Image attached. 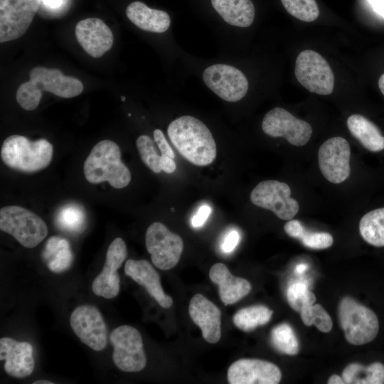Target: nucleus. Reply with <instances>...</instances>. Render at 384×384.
Wrapping results in <instances>:
<instances>
[{
    "label": "nucleus",
    "mask_w": 384,
    "mask_h": 384,
    "mask_svg": "<svg viewBox=\"0 0 384 384\" xmlns=\"http://www.w3.org/2000/svg\"><path fill=\"white\" fill-rule=\"evenodd\" d=\"M192 321L201 330L203 338L208 343H217L221 336V313L220 309L201 294L194 295L188 306Z\"/></svg>",
    "instance_id": "obj_20"
},
{
    "label": "nucleus",
    "mask_w": 384,
    "mask_h": 384,
    "mask_svg": "<svg viewBox=\"0 0 384 384\" xmlns=\"http://www.w3.org/2000/svg\"><path fill=\"white\" fill-rule=\"evenodd\" d=\"M374 11L384 18V0H368Z\"/></svg>",
    "instance_id": "obj_40"
},
{
    "label": "nucleus",
    "mask_w": 384,
    "mask_h": 384,
    "mask_svg": "<svg viewBox=\"0 0 384 384\" xmlns=\"http://www.w3.org/2000/svg\"><path fill=\"white\" fill-rule=\"evenodd\" d=\"M121 99H122V101H124V100H125V97H122H122H121Z\"/></svg>",
    "instance_id": "obj_46"
},
{
    "label": "nucleus",
    "mask_w": 384,
    "mask_h": 384,
    "mask_svg": "<svg viewBox=\"0 0 384 384\" xmlns=\"http://www.w3.org/2000/svg\"><path fill=\"white\" fill-rule=\"evenodd\" d=\"M70 326L80 341L95 351L107 346V331L102 316L92 305L77 306L70 317Z\"/></svg>",
    "instance_id": "obj_13"
},
{
    "label": "nucleus",
    "mask_w": 384,
    "mask_h": 384,
    "mask_svg": "<svg viewBox=\"0 0 384 384\" xmlns=\"http://www.w3.org/2000/svg\"><path fill=\"white\" fill-rule=\"evenodd\" d=\"M281 2L290 15L302 21L311 22L319 16L315 0H281Z\"/></svg>",
    "instance_id": "obj_33"
},
{
    "label": "nucleus",
    "mask_w": 384,
    "mask_h": 384,
    "mask_svg": "<svg viewBox=\"0 0 384 384\" xmlns=\"http://www.w3.org/2000/svg\"><path fill=\"white\" fill-rule=\"evenodd\" d=\"M351 148L343 137H335L324 142L319 149L318 162L322 175L330 182L341 183L351 173Z\"/></svg>",
    "instance_id": "obj_15"
},
{
    "label": "nucleus",
    "mask_w": 384,
    "mask_h": 384,
    "mask_svg": "<svg viewBox=\"0 0 384 384\" xmlns=\"http://www.w3.org/2000/svg\"><path fill=\"white\" fill-rule=\"evenodd\" d=\"M206 86L221 99L228 102L242 100L247 92L248 81L238 68L226 64H215L203 73Z\"/></svg>",
    "instance_id": "obj_12"
},
{
    "label": "nucleus",
    "mask_w": 384,
    "mask_h": 384,
    "mask_svg": "<svg viewBox=\"0 0 384 384\" xmlns=\"http://www.w3.org/2000/svg\"><path fill=\"white\" fill-rule=\"evenodd\" d=\"M169 138L178 154L198 166L210 164L216 157V144L207 126L198 119L185 115L168 126Z\"/></svg>",
    "instance_id": "obj_1"
},
{
    "label": "nucleus",
    "mask_w": 384,
    "mask_h": 384,
    "mask_svg": "<svg viewBox=\"0 0 384 384\" xmlns=\"http://www.w3.org/2000/svg\"><path fill=\"white\" fill-rule=\"evenodd\" d=\"M281 378L282 373L275 364L260 359H239L228 370L230 384H277Z\"/></svg>",
    "instance_id": "obj_17"
},
{
    "label": "nucleus",
    "mask_w": 384,
    "mask_h": 384,
    "mask_svg": "<svg viewBox=\"0 0 384 384\" xmlns=\"http://www.w3.org/2000/svg\"><path fill=\"white\" fill-rule=\"evenodd\" d=\"M0 229L11 235L26 248L36 247L48 235V228L43 220L32 211L18 206L1 208Z\"/></svg>",
    "instance_id": "obj_6"
},
{
    "label": "nucleus",
    "mask_w": 384,
    "mask_h": 384,
    "mask_svg": "<svg viewBox=\"0 0 384 384\" xmlns=\"http://www.w3.org/2000/svg\"><path fill=\"white\" fill-rule=\"evenodd\" d=\"M294 74L298 82L311 92L326 95L334 90L333 71L326 60L314 50H304L298 55Z\"/></svg>",
    "instance_id": "obj_7"
},
{
    "label": "nucleus",
    "mask_w": 384,
    "mask_h": 384,
    "mask_svg": "<svg viewBox=\"0 0 384 384\" xmlns=\"http://www.w3.org/2000/svg\"><path fill=\"white\" fill-rule=\"evenodd\" d=\"M297 239L311 249L321 250L331 247L333 244V237L327 233H309L303 226Z\"/></svg>",
    "instance_id": "obj_36"
},
{
    "label": "nucleus",
    "mask_w": 384,
    "mask_h": 384,
    "mask_svg": "<svg viewBox=\"0 0 384 384\" xmlns=\"http://www.w3.org/2000/svg\"><path fill=\"white\" fill-rule=\"evenodd\" d=\"M83 88L80 80L65 75L58 69L37 66L30 71L29 80L18 87L16 99L23 109L31 111L38 106L43 91L70 98L79 95Z\"/></svg>",
    "instance_id": "obj_2"
},
{
    "label": "nucleus",
    "mask_w": 384,
    "mask_h": 384,
    "mask_svg": "<svg viewBox=\"0 0 384 384\" xmlns=\"http://www.w3.org/2000/svg\"><path fill=\"white\" fill-rule=\"evenodd\" d=\"M287 299L290 307L300 313L303 309L315 303L316 297L306 284L295 283L289 287L287 292Z\"/></svg>",
    "instance_id": "obj_35"
},
{
    "label": "nucleus",
    "mask_w": 384,
    "mask_h": 384,
    "mask_svg": "<svg viewBox=\"0 0 384 384\" xmlns=\"http://www.w3.org/2000/svg\"><path fill=\"white\" fill-rule=\"evenodd\" d=\"M41 0H0V42L21 37L30 26Z\"/></svg>",
    "instance_id": "obj_11"
},
{
    "label": "nucleus",
    "mask_w": 384,
    "mask_h": 384,
    "mask_svg": "<svg viewBox=\"0 0 384 384\" xmlns=\"http://www.w3.org/2000/svg\"><path fill=\"white\" fill-rule=\"evenodd\" d=\"M209 277L218 286L219 296L225 305L238 302L251 290V284L247 280L233 275L223 263L214 264L210 267Z\"/></svg>",
    "instance_id": "obj_22"
},
{
    "label": "nucleus",
    "mask_w": 384,
    "mask_h": 384,
    "mask_svg": "<svg viewBox=\"0 0 384 384\" xmlns=\"http://www.w3.org/2000/svg\"><path fill=\"white\" fill-rule=\"evenodd\" d=\"M378 87L380 92L384 95V73L379 78Z\"/></svg>",
    "instance_id": "obj_44"
},
{
    "label": "nucleus",
    "mask_w": 384,
    "mask_h": 384,
    "mask_svg": "<svg viewBox=\"0 0 384 384\" xmlns=\"http://www.w3.org/2000/svg\"><path fill=\"white\" fill-rule=\"evenodd\" d=\"M302 321L306 326L315 325L321 332L327 333L332 329V320L320 304H312L303 309L300 312Z\"/></svg>",
    "instance_id": "obj_34"
},
{
    "label": "nucleus",
    "mask_w": 384,
    "mask_h": 384,
    "mask_svg": "<svg viewBox=\"0 0 384 384\" xmlns=\"http://www.w3.org/2000/svg\"><path fill=\"white\" fill-rule=\"evenodd\" d=\"M240 240L239 233L235 230L229 232L225 236L222 244V250L225 252H230L234 250Z\"/></svg>",
    "instance_id": "obj_39"
},
{
    "label": "nucleus",
    "mask_w": 384,
    "mask_h": 384,
    "mask_svg": "<svg viewBox=\"0 0 384 384\" xmlns=\"http://www.w3.org/2000/svg\"><path fill=\"white\" fill-rule=\"evenodd\" d=\"M211 4L230 25L245 28L254 21L255 7L251 0H211Z\"/></svg>",
    "instance_id": "obj_24"
},
{
    "label": "nucleus",
    "mask_w": 384,
    "mask_h": 384,
    "mask_svg": "<svg viewBox=\"0 0 384 384\" xmlns=\"http://www.w3.org/2000/svg\"><path fill=\"white\" fill-rule=\"evenodd\" d=\"M270 340L273 347L282 353L296 355L299 351L297 336L291 326L287 324L274 326L270 333Z\"/></svg>",
    "instance_id": "obj_31"
},
{
    "label": "nucleus",
    "mask_w": 384,
    "mask_h": 384,
    "mask_svg": "<svg viewBox=\"0 0 384 384\" xmlns=\"http://www.w3.org/2000/svg\"><path fill=\"white\" fill-rule=\"evenodd\" d=\"M114 347L112 359L115 366L124 372H138L146 364L142 336L139 331L129 325L114 329L110 336Z\"/></svg>",
    "instance_id": "obj_8"
},
{
    "label": "nucleus",
    "mask_w": 384,
    "mask_h": 384,
    "mask_svg": "<svg viewBox=\"0 0 384 384\" xmlns=\"http://www.w3.org/2000/svg\"><path fill=\"white\" fill-rule=\"evenodd\" d=\"M85 218V212L82 206L76 203H68L58 210L55 217V223L64 231L77 233L82 230Z\"/></svg>",
    "instance_id": "obj_30"
},
{
    "label": "nucleus",
    "mask_w": 384,
    "mask_h": 384,
    "mask_svg": "<svg viewBox=\"0 0 384 384\" xmlns=\"http://www.w3.org/2000/svg\"><path fill=\"white\" fill-rule=\"evenodd\" d=\"M211 209L208 206H202L191 219V225L193 228L201 227L208 219Z\"/></svg>",
    "instance_id": "obj_38"
},
{
    "label": "nucleus",
    "mask_w": 384,
    "mask_h": 384,
    "mask_svg": "<svg viewBox=\"0 0 384 384\" xmlns=\"http://www.w3.org/2000/svg\"><path fill=\"white\" fill-rule=\"evenodd\" d=\"M53 155V146L46 139L31 141L22 135L7 137L1 149V158L9 168L33 173L46 168Z\"/></svg>",
    "instance_id": "obj_4"
},
{
    "label": "nucleus",
    "mask_w": 384,
    "mask_h": 384,
    "mask_svg": "<svg viewBox=\"0 0 384 384\" xmlns=\"http://www.w3.org/2000/svg\"><path fill=\"white\" fill-rule=\"evenodd\" d=\"M83 172L89 183L107 181L117 189L127 186L131 181L130 171L121 160L119 146L108 139L93 146L84 162Z\"/></svg>",
    "instance_id": "obj_3"
},
{
    "label": "nucleus",
    "mask_w": 384,
    "mask_h": 384,
    "mask_svg": "<svg viewBox=\"0 0 384 384\" xmlns=\"http://www.w3.org/2000/svg\"><path fill=\"white\" fill-rule=\"evenodd\" d=\"M42 258L50 271L61 273L70 268L73 254L68 240L58 236L50 237L46 242Z\"/></svg>",
    "instance_id": "obj_25"
},
{
    "label": "nucleus",
    "mask_w": 384,
    "mask_h": 384,
    "mask_svg": "<svg viewBox=\"0 0 384 384\" xmlns=\"http://www.w3.org/2000/svg\"><path fill=\"white\" fill-rule=\"evenodd\" d=\"M42 1L46 6L53 8L58 6L60 4L61 0H41Z\"/></svg>",
    "instance_id": "obj_42"
},
{
    "label": "nucleus",
    "mask_w": 384,
    "mask_h": 384,
    "mask_svg": "<svg viewBox=\"0 0 384 384\" xmlns=\"http://www.w3.org/2000/svg\"><path fill=\"white\" fill-rule=\"evenodd\" d=\"M273 311L263 305H254L239 309L233 316L236 327L243 331H250L270 320Z\"/></svg>",
    "instance_id": "obj_29"
},
{
    "label": "nucleus",
    "mask_w": 384,
    "mask_h": 384,
    "mask_svg": "<svg viewBox=\"0 0 384 384\" xmlns=\"http://www.w3.org/2000/svg\"><path fill=\"white\" fill-rule=\"evenodd\" d=\"M154 142L148 135H141L136 145L143 163L154 173L159 174L162 171L164 156L158 154Z\"/></svg>",
    "instance_id": "obj_32"
},
{
    "label": "nucleus",
    "mask_w": 384,
    "mask_h": 384,
    "mask_svg": "<svg viewBox=\"0 0 384 384\" xmlns=\"http://www.w3.org/2000/svg\"><path fill=\"white\" fill-rule=\"evenodd\" d=\"M262 129L266 134L272 137H284L297 146L305 145L312 134L311 126L308 122L281 107H274L265 114Z\"/></svg>",
    "instance_id": "obj_14"
},
{
    "label": "nucleus",
    "mask_w": 384,
    "mask_h": 384,
    "mask_svg": "<svg viewBox=\"0 0 384 384\" xmlns=\"http://www.w3.org/2000/svg\"><path fill=\"white\" fill-rule=\"evenodd\" d=\"M53 382L46 380H36L33 383V384H53Z\"/></svg>",
    "instance_id": "obj_45"
},
{
    "label": "nucleus",
    "mask_w": 384,
    "mask_h": 384,
    "mask_svg": "<svg viewBox=\"0 0 384 384\" xmlns=\"http://www.w3.org/2000/svg\"><path fill=\"white\" fill-rule=\"evenodd\" d=\"M124 272L134 282L143 286L161 306L169 308L173 304L172 298L164 292L159 273L147 260H127Z\"/></svg>",
    "instance_id": "obj_21"
},
{
    "label": "nucleus",
    "mask_w": 384,
    "mask_h": 384,
    "mask_svg": "<svg viewBox=\"0 0 384 384\" xmlns=\"http://www.w3.org/2000/svg\"><path fill=\"white\" fill-rule=\"evenodd\" d=\"M338 319L345 338L351 344L368 343L378 335L379 321L375 312L350 297L340 301Z\"/></svg>",
    "instance_id": "obj_5"
},
{
    "label": "nucleus",
    "mask_w": 384,
    "mask_h": 384,
    "mask_svg": "<svg viewBox=\"0 0 384 384\" xmlns=\"http://www.w3.org/2000/svg\"><path fill=\"white\" fill-rule=\"evenodd\" d=\"M0 360L5 361L6 373L16 378L29 376L35 367L32 345L10 337L0 339Z\"/></svg>",
    "instance_id": "obj_19"
},
{
    "label": "nucleus",
    "mask_w": 384,
    "mask_h": 384,
    "mask_svg": "<svg viewBox=\"0 0 384 384\" xmlns=\"http://www.w3.org/2000/svg\"><path fill=\"white\" fill-rule=\"evenodd\" d=\"M308 267V265H306V264H299L296 266L295 267V271L296 272L299 273V274H302L303 273Z\"/></svg>",
    "instance_id": "obj_43"
},
{
    "label": "nucleus",
    "mask_w": 384,
    "mask_h": 384,
    "mask_svg": "<svg viewBox=\"0 0 384 384\" xmlns=\"http://www.w3.org/2000/svg\"><path fill=\"white\" fill-rule=\"evenodd\" d=\"M75 37L84 50L97 58L112 47L114 36L109 26L100 18H88L75 26Z\"/></svg>",
    "instance_id": "obj_18"
},
{
    "label": "nucleus",
    "mask_w": 384,
    "mask_h": 384,
    "mask_svg": "<svg viewBox=\"0 0 384 384\" xmlns=\"http://www.w3.org/2000/svg\"><path fill=\"white\" fill-rule=\"evenodd\" d=\"M145 245L154 265L163 270L174 267L183 250L181 238L159 222H154L148 227Z\"/></svg>",
    "instance_id": "obj_9"
},
{
    "label": "nucleus",
    "mask_w": 384,
    "mask_h": 384,
    "mask_svg": "<svg viewBox=\"0 0 384 384\" xmlns=\"http://www.w3.org/2000/svg\"><path fill=\"white\" fill-rule=\"evenodd\" d=\"M363 239L375 247H384V208L365 214L359 223Z\"/></svg>",
    "instance_id": "obj_28"
},
{
    "label": "nucleus",
    "mask_w": 384,
    "mask_h": 384,
    "mask_svg": "<svg viewBox=\"0 0 384 384\" xmlns=\"http://www.w3.org/2000/svg\"><path fill=\"white\" fill-rule=\"evenodd\" d=\"M126 15L135 26L149 32L164 33L171 24L169 15L166 11L149 8L141 1L129 4Z\"/></svg>",
    "instance_id": "obj_23"
},
{
    "label": "nucleus",
    "mask_w": 384,
    "mask_h": 384,
    "mask_svg": "<svg viewBox=\"0 0 384 384\" xmlns=\"http://www.w3.org/2000/svg\"><path fill=\"white\" fill-rule=\"evenodd\" d=\"M290 196L291 189L287 183L266 180L254 188L250 198L255 206L272 211L282 220H289L299 209L298 202Z\"/></svg>",
    "instance_id": "obj_10"
},
{
    "label": "nucleus",
    "mask_w": 384,
    "mask_h": 384,
    "mask_svg": "<svg viewBox=\"0 0 384 384\" xmlns=\"http://www.w3.org/2000/svg\"><path fill=\"white\" fill-rule=\"evenodd\" d=\"M329 384H343V380L342 377H340L338 375H331L328 380Z\"/></svg>",
    "instance_id": "obj_41"
},
{
    "label": "nucleus",
    "mask_w": 384,
    "mask_h": 384,
    "mask_svg": "<svg viewBox=\"0 0 384 384\" xmlns=\"http://www.w3.org/2000/svg\"><path fill=\"white\" fill-rule=\"evenodd\" d=\"M351 134L368 150L377 152L384 149V137L377 126L361 114L351 115L346 122Z\"/></svg>",
    "instance_id": "obj_26"
},
{
    "label": "nucleus",
    "mask_w": 384,
    "mask_h": 384,
    "mask_svg": "<svg viewBox=\"0 0 384 384\" xmlns=\"http://www.w3.org/2000/svg\"><path fill=\"white\" fill-rule=\"evenodd\" d=\"M127 255V245L121 238H116L109 245L103 269L94 279L93 293L105 299L117 297L120 289V278L117 270Z\"/></svg>",
    "instance_id": "obj_16"
},
{
    "label": "nucleus",
    "mask_w": 384,
    "mask_h": 384,
    "mask_svg": "<svg viewBox=\"0 0 384 384\" xmlns=\"http://www.w3.org/2000/svg\"><path fill=\"white\" fill-rule=\"evenodd\" d=\"M154 139L157 144V146L161 152L162 156H167L170 158L174 159L175 155L173 151V149L169 144L167 140L166 139L163 132L156 129L154 131Z\"/></svg>",
    "instance_id": "obj_37"
},
{
    "label": "nucleus",
    "mask_w": 384,
    "mask_h": 384,
    "mask_svg": "<svg viewBox=\"0 0 384 384\" xmlns=\"http://www.w3.org/2000/svg\"><path fill=\"white\" fill-rule=\"evenodd\" d=\"M341 377L346 384H383L384 365L380 362L368 366L351 363L344 368Z\"/></svg>",
    "instance_id": "obj_27"
}]
</instances>
